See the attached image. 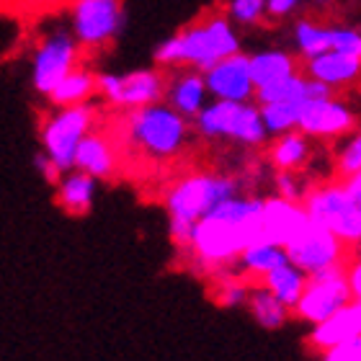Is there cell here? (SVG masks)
Listing matches in <instances>:
<instances>
[{
  "label": "cell",
  "mask_w": 361,
  "mask_h": 361,
  "mask_svg": "<svg viewBox=\"0 0 361 361\" xmlns=\"http://www.w3.org/2000/svg\"><path fill=\"white\" fill-rule=\"evenodd\" d=\"M264 199L253 194H238L219 204L202 222H196L191 245L180 258L204 276H219L233 271L240 256L261 240Z\"/></svg>",
  "instance_id": "cell-1"
},
{
  "label": "cell",
  "mask_w": 361,
  "mask_h": 361,
  "mask_svg": "<svg viewBox=\"0 0 361 361\" xmlns=\"http://www.w3.org/2000/svg\"><path fill=\"white\" fill-rule=\"evenodd\" d=\"M238 194H243V183L222 171H188L171 180L163 191V209L176 250L186 253L196 222Z\"/></svg>",
  "instance_id": "cell-2"
},
{
  "label": "cell",
  "mask_w": 361,
  "mask_h": 361,
  "mask_svg": "<svg viewBox=\"0 0 361 361\" xmlns=\"http://www.w3.org/2000/svg\"><path fill=\"white\" fill-rule=\"evenodd\" d=\"M240 54V34L222 11L202 16L155 47V65L163 70L191 68L207 73L222 60Z\"/></svg>",
  "instance_id": "cell-3"
},
{
  "label": "cell",
  "mask_w": 361,
  "mask_h": 361,
  "mask_svg": "<svg viewBox=\"0 0 361 361\" xmlns=\"http://www.w3.org/2000/svg\"><path fill=\"white\" fill-rule=\"evenodd\" d=\"M124 145L150 163H171L180 158L191 145L194 121L180 116L163 101L137 111H127L121 119Z\"/></svg>",
  "instance_id": "cell-4"
},
{
  "label": "cell",
  "mask_w": 361,
  "mask_h": 361,
  "mask_svg": "<svg viewBox=\"0 0 361 361\" xmlns=\"http://www.w3.org/2000/svg\"><path fill=\"white\" fill-rule=\"evenodd\" d=\"M302 204L315 225L338 235L351 250L361 248V173L315 183Z\"/></svg>",
  "instance_id": "cell-5"
},
{
  "label": "cell",
  "mask_w": 361,
  "mask_h": 361,
  "mask_svg": "<svg viewBox=\"0 0 361 361\" xmlns=\"http://www.w3.org/2000/svg\"><path fill=\"white\" fill-rule=\"evenodd\" d=\"M194 132L204 142H225L240 150H261L271 140L261 116V106L233 101H212L194 119Z\"/></svg>",
  "instance_id": "cell-6"
},
{
  "label": "cell",
  "mask_w": 361,
  "mask_h": 361,
  "mask_svg": "<svg viewBox=\"0 0 361 361\" xmlns=\"http://www.w3.org/2000/svg\"><path fill=\"white\" fill-rule=\"evenodd\" d=\"M96 106H54L39 124L42 155L49 158L60 173L75 171L78 147L96 129Z\"/></svg>",
  "instance_id": "cell-7"
},
{
  "label": "cell",
  "mask_w": 361,
  "mask_h": 361,
  "mask_svg": "<svg viewBox=\"0 0 361 361\" xmlns=\"http://www.w3.org/2000/svg\"><path fill=\"white\" fill-rule=\"evenodd\" d=\"M83 49L73 37L70 26L54 23L39 34L31 49V88L39 96L49 98L52 90L65 80L75 68H80Z\"/></svg>",
  "instance_id": "cell-8"
},
{
  "label": "cell",
  "mask_w": 361,
  "mask_h": 361,
  "mask_svg": "<svg viewBox=\"0 0 361 361\" xmlns=\"http://www.w3.org/2000/svg\"><path fill=\"white\" fill-rule=\"evenodd\" d=\"M68 26L83 52H104L116 42L124 26L121 0H70Z\"/></svg>",
  "instance_id": "cell-9"
},
{
  "label": "cell",
  "mask_w": 361,
  "mask_h": 361,
  "mask_svg": "<svg viewBox=\"0 0 361 361\" xmlns=\"http://www.w3.org/2000/svg\"><path fill=\"white\" fill-rule=\"evenodd\" d=\"M168 73L163 68H142L132 73H101L98 98L119 111H137L166 101Z\"/></svg>",
  "instance_id": "cell-10"
},
{
  "label": "cell",
  "mask_w": 361,
  "mask_h": 361,
  "mask_svg": "<svg viewBox=\"0 0 361 361\" xmlns=\"http://www.w3.org/2000/svg\"><path fill=\"white\" fill-rule=\"evenodd\" d=\"M348 256H351V248L346 243L341 240L338 235H333L331 230L315 225V222H310L307 230L286 245L289 264L305 271L307 276L333 269H346Z\"/></svg>",
  "instance_id": "cell-11"
},
{
  "label": "cell",
  "mask_w": 361,
  "mask_h": 361,
  "mask_svg": "<svg viewBox=\"0 0 361 361\" xmlns=\"http://www.w3.org/2000/svg\"><path fill=\"white\" fill-rule=\"evenodd\" d=\"M351 300H354V292L348 286L346 269L323 271V274L307 279L302 300L297 302L292 315L307 325H320L336 315L338 310L346 307Z\"/></svg>",
  "instance_id": "cell-12"
},
{
  "label": "cell",
  "mask_w": 361,
  "mask_h": 361,
  "mask_svg": "<svg viewBox=\"0 0 361 361\" xmlns=\"http://www.w3.org/2000/svg\"><path fill=\"white\" fill-rule=\"evenodd\" d=\"M356 129H359L356 109L336 93L312 98L302 109L300 132H305L310 140H320V142L346 140Z\"/></svg>",
  "instance_id": "cell-13"
},
{
  "label": "cell",
  "mask_w": 361,
  "mask_h": 361,
  "mask_svg": "<svg viewBox=\"0 0 361 361\" xmlns=\"http://www.w3.org/2000/svg\"><path fill=\"white\" fill-rule=\"evenodd\" d=\"M212 101H233V104H256V80L250 70V54H233L204 73Z\"/></svg>",
  "instance_id": "cell-14"
},
{
  "label": "cell",
  "mask_w": 361,
  "mask_h": 361,
  "mask_svg": "<svg viewBox=\"0 0 361 361\" xmlns=\"http://www.w3.org/2000/svg\"><path fill=\"white\" fill-rule=\"evenodd\" d=\"M312 222L302 202H289L281 196H264V214H261V240L276 243L286 248L294 238H300Z\"/></svg>",
  "instance_id": "cell-15"
},
{
  "label": "cell",
  "mask_w": 361,
  "mask_h": 361,
  "mask_svg": "<svg viewBox=\"0 0 361 361\" xmlns=\"http://www.w3.org/2000/svg\"><path fill=\"white\" fill-rule=\"evenodd\" d=\"M166 104L171 109L194 121L199 114L212 104L209 88H207V78L199 70L178 68L168 70V85H166Z\"/></svg>",
  "instance_id": "cell-16"
},
{
  "label": "cell",
  "mask_w": 361,
  "mask_h": 361,
  "mask_svg": "<svg viewBox=\"0 0 361 361\" xmlns=\"http://www.w3.org/2000/svg\"><path fill=\"white\" fill-rule=\"evenodd\" d=\"M361 338V300H351L343 310H338L325 323L312 325L307 333V346L317 354Z\"/></svg>",
  "instance_id": "cell-17"
},
{
  "label": "cell",
  "mask_w": 361,
  "mask_h": 361,
  "mask_svg": "<svg viewBox=\"0 0 361 361\" xmlns=\"http://www.w3.org/2000/svg\"><path fill=\"white\" fill-rule=\"evenodd\" d=\"M302 70L315 83L325 85L331 93H338V96L343 90L356 88L361 83V60L338 52H325L320 57L302 62Z\"/></svg>",
  "instance_id": "cell-18"
},
{
  "label": "cell",
  "mask_w": 361,
  "mask_h": 361,
  "mask_svg": "<svg viewBox=\"0 0 361 361\" xmlns=\"http://www.w3.org/2000/svg\"><path fill=\"white\" fill-rule=\"evenodd\" d=\"M119 166H121L119 145H116V140H111V137L106 135V132L93 129L83 142H80V147H78L75 171H83V173L93 176L96 180L116 176Z\"/></svg>",
  "instance_id": "cell-19"
},
{
  "label": "cell",
  "mask_w": 361,
  "mask_h": 361,
  "mask_svg": "<svg viewBox=\"0 0 361 361\" xmlns=\"http://www.w3.org/2000/svg\"><path fill=\"white\" fill-rule=\"evenodd\" d=\"M266 158L276 173H302L312 160V140L300 129L271 137V142L266 145Z\"/></svg>",
  "instance_id": "cell-20"
},
{
  "label": "cell",
  "mask_w": 361,
  "mask_h": 361,
  "mask_svg": "<svg viewBox=\"0 0 361 361\" xmlns=\"http://www.w3.org/2000/svg\"><path fill=\"white\" fill-rule=\"evenodd\" d=\"M250 70H253L256 88H266L276 80L302 73V65L297 60V52H286L281 47H269V49H258L250 54Z\"/></svg>",
  "instance_id": "cell-21"
},
{
  "label": "cell",
  "mask_w": 361,
  "mask_h": 361,
  "mask_svg": "<svg viewBox=\"0 0 361 361\" xmlns=\"http://www.w3.org/2000/svg\"><path fill=\"white\" fill-rule=\"evenodd\" d=\"M54 199L68 214H75V217L88 214L93 199H96V178L83 171H68L57 180Z\"/></svg>",
  "instance_id": "cell-22"
},
{
  "label": "cell",
  "mask_w": 361,
  "mask_h": 361,
  "mask_svg": "<svg viewBox=\"0 0 361 361\" xmlns=\"http://www.w3.org/2000/svg\"><path fill=\"white\" fill-rule=\"evenodd\" d=\"M284 264H289L286 248H281L276 243L258 240L243 253L238 266H235V271H238L240 276L248 279V281H264L271 271H276L279 266H284Z\"/></svg>",
  "instance_id": "cell-23"
},
{
  "label": "cell",
  "mask_w": 361,
  "mask_h": 361,
  "mask_svg": "<svg viewBox=\"0 0 361 361\" xmlns=\"http://www.w3.org/2000/svg\"><path fill=\"white\" fill-rule=\"evenodd\" d=\"M93 96H98V75L90 68L80 65L62 80L49 96L52 106H85Z\"/></svg>",
  "instance_id": "cell-24"
},
{
  "label": "cell",
  "mask_w": 361,
  "mask_h": 361,
  "mask_svg": "<svg viewBox=\"0 0 361 361\" xmlns=\"http://www.w3.org/2000/svg\"><path fill=\"white\" fill-rule=\"evenodd\" d=\"M292 42L297 57L302 62L331 52V23H320L315 18H300L292 29Z\"/></svg>",
  "instance_id": "cell-25"
},
{
  "label": "cell",
  "mask_w": 361,
  "mask_h": 361,
  "mask_svg": "<svg viewBox=\"0 0 361 361\" xmlns=\"http://www.w3.org/2000/svg\"><path fill=\"white\" fill-rule=\"evenodd\" d=\"M307 274L305 271H300L297 266L292 264H284L279 266L276 271H271L269 276L264 279V281H258L261 286H266L274 297H279V300L284 302L286 307L292 310L297 307V302L302 300V292H305V286H307Z\"/></svg>",
  "instance_id": "cell-26"
},
{
  "label": "cell",
  "mask_w": 361,
  "mask_h": 361,
  "mask_svg": "<svg viewBox=\"0 0 361 361\" xmlns=\"http://www.w3.org/2000/svg\"><path fill=\"white\" fill-rule=\"evenodd\" d=\"M245 307L250 310L253 320H256L261 328H266V331H276V328H281V325L292 317V310L261 284H253Z\"/></svg>",
  "instance_id": "cell-27"
},
{
  "label": "cell",
  "mask_w": 361,
  "mask_h": 361,
  "mask_svg": "<svg viewBox=\"0 0 361 361\" xmlns=\"http://www.w3.org/2000/svg\"><path fill=\"white\" fill-rule=\"evenodd\" d=\"M214 281V289H212V297L217 305L222 307H238V305H248L250 289H253V281H248L245 276H240L238 271H225L219 276L212 279Z\"/></svg>",
  "instance_id": "cell-28"
},
{
  "label": "cell",
  "mask_w": 361,
  "mask_h": 361,
  "mask_svg": "<svg viewBox=\"0 0 361 361\" xmlns=\"http://www.w3.org/2000/svg\"><path fill=\"white\" fill-rule=\"evenodd\" d=\"M302 109H305V104L261 106V116H264L269 137H281V135H286V132H297V129H300V119H302Z\"/></svg>",
  "instance_id": "cell-29"
},
{
  "label": "cell",
  "mask_w": 361,
  "mask_h": 361,
  "mask_svg": "<svg viewBox=\"0 0 361 361\" xmlns=\"http://www.w3.org/2000/svg\"><path fill=\"white\" fill-rule=\"evenodd\" d=\"M222 13L238 29H256L264 21H269V0H225Z\"/></svg>",
  "instance_id": "cell-30"
},
{
  "label": "cell",
  "mask_w": 361,
  "mask_h": 361,
  "mask_svg": "<svg viewBox=\"0 0 361 361\" xmlns=\"http://www.w3.org/2000/svg\"><path fill=\"white\" fill-rule=\"evenodd\" d=\"M333 171H336V178H351L361 173V127L351 132L346 140H341V147L336 150V160H333Z\"/></svg>",
  "instance_id": "cell-31"
},
{
  "label": "cell",
  "mask_w": 361,
  "mask_h": 361,
  "mask_svg": "<svg viewBox=\"0 0 361 361\" xmlns=\"http://www.w3.org/2000/svg\"><path fill=\"white\" fill-rule=\"evenodd\" d=\"M331 52L361 60V29L356 26H331Z\"/></svg>",
  "instance_id": "cell-32"
},
{
  "label": "cell",
  "mask_w": 361,
  "mask_h": 361,
  "mask_svg": "<svg viewBox=\"0 0 361 361\" xmlns=\"http://www.w3.org/2000/svg\"><path fill=\"white\" fill-rule=\"evenodd\" d=\"M68 3L70 0H6V6L21 16L54 13V11H60V8H68Z\"/></svg>",
  "instance_id": "cell-33"
},
{
  "label": "cell",
  "mask_w": 361,
  "mask_h": 361,
  "mask_svg": "<svg viewBox=\"0 0 361 361\" xmlns=\"http://www.w3.org/2000/svg\"><path fill=\"white\" fill-rule=\"evenodd\" d=\"M274 186H276V196L289 199V202H305L307 191L312 188V186H302L300 173H276Z\"/></svg>",
  "instance_id": "cell-34"
},
{
  "label": "cell",
  "mask_w": 361,
  "mask_h": 361,
  "mask_svg": "<svg viewBox=\"0 0 361 361\" xmlns=\"http://www.w3.org/2000/svg\"><path fill=\"white\" fill-rule=\"evenodd\" d=\"M320 361H361V338L320 354Z\"/></svg>",
  "instance_id": "cell-35"
},
{
  "label": "cell",
  "mask_w": 361,
  "mask_h": 361,
  "mask_svg": "<svg viewBox=\"0 0 361 361\" xmlns=\"http://www.w3.org/2000/svg\"><path fill=\"white\" fill-rule=\"evenodd\" d=\"M346 276L348 286L354 292V300H361V248L351 250V256L346 261Z\"/></svg>",
  "instance_id": "cell-36"
},
{
  "label": "cell",
  "mask_w": 361,
  "mask_h": 361,
  "mask_svg": "<svg viewBox=\"0 0 361 361\" xmlns=\"http://www.w3.org/2000/svg\"><path fill=\"white\" fill-rule=\"evenodd\" d=\"M305 6V0H269V21H284Z\"/></svg>",
  "instance_id": "cell-37"
},
{
  "label": "cell",
  "mask_w": 361,
  "mask_h": 361,
  "mask_svg": "<svg viewBox=\"0 0 361 361\" xmlns=\"http://www.w3.org/2000/svg\"><path fill=\"white\" fill-rule=\"evenodd\" d=\"M310 3H312L317 11H331V8L336 6V0H310Z\"/></svg>",
  "instance_id": "cell-38"
}]
</instances>
